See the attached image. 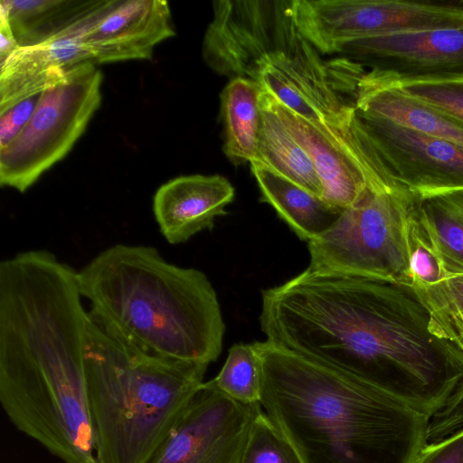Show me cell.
Listing matches in <instances>:
<instances>
[{
  "mask_svg": "<svg viewBox=\"0 0 463 463\" xmlns=\"http://www.w3.org/2000/svg\"><path fill=\"white\" fill-rule=\"evenodd\" d=\"M268 341L341 369L430 419L463 381V353L430 329L411 285L305 269L261 291Z\"/></svg>",
  "mask_w": 463,
  "mask_h": 463,
  "instance_id": "obj_1",
  "label": "cell"
},
{
  "mask_svg": "<svg viewBox=\"0 0 463 463\" xmlns=\"http://www.w3.org/2000/svg\"><path fill=\"white\" fill-rule=\"evenodd\" d=\"M82 298L78 270L50 250L0 263V402L20 431L63 463H98Z\"/></svg>",
  "mask_w": 463,
  "mask_h": 463,
  "instance_id": "obj_2",
  "label": "cell"
},
{
  "mask_svg": "<svg viewBox=\"0 0 463 463\" xmlns=\"http://www.w3.org/2000/svg\"><path fill=\"white\" fill-rule=\"evenodd\" d=\"M260 404L300 463H414L430 418L367 381L255 342Z\"/></svg>",
  "mask_w": 463,
  "mask_h": 463,
  "instance_id": "obj_3",
  "label": "cell"
},
{
  "mask_svg": "<svg viewBox=\"0 0 463 463\" xmlns=\"http://www.w3.org/2000/svg\"><path fill=\"white\" fill-rule=\"evenodd\" d=\"M78 277L89 310L143 350L208 365L222 353L225 326L203 271L168 262L153 246L117 243Z\"/></svg>",
  "mask_w": 463,
  "mask_h": 463,
  "instance_id": "obj_4",
  "label": "cell"
},
{
  "mask_svg": "<svg viewBox=\"0 0 463 463\" xmlns=\"http://www.w3.org/2000/svg\"><path fill=\"white\" fill-rule=\"evenodd\" d=\"M84 363L98 463H146L208 367L148 353L90 310Z\"/></svg>",
  "mask_w": 463,
  "mask_h": 463,
  "instance_id": "obj_5",
  "label": "cell"
},
{
  "mask_svg": "<svg viewBox=\"0 0 463 463\" xmlns=\"http://www.w3.org/2000/svg\"><path fill=\"white\" fill-rule=\"evenodd\" d=\"M409 197L368 186L324 233L307 242V269L322 275L412 286L407 244Z\"/></svg>",
  "mask_w": 463,
  "mask_h": 463,
  "instance_id": "obj_6",
  "label": "cell"
},
{
  "mask_svg": "<svg viewBox=\"0 0 463 463\" xmlns=\"http://www.w3.org/2000/svg\"><path fill=\"white\" fill-rule=\"evenodd\" d=\"M103 76L97 64L78 65L42 91L23 129L0 149V184L24 193L71 150L99 109Z\"/></svg>",
  "mask_w": 463,
  "mask_h": 463,
  "instance_id": "obj_7",
  "label": "cell"
},
{
  "mask_svg": "<svg viewBox=\"0 0 463 463\" xmlns=\"http://www.w3.org/2000/svg\"><path fill=\"white\" fill-rule=\"evenodd\" d=\"M354 109L356 156L369 186L402 196L463 188V147Z\"/></svg>",
  "mask_w": 463,
  "mask_h": 463,
  "instance_id": "obj_8",
  "label": "cell"
},
{
  "mask_svg": "<svg viewBox=\"0 0 463 463\" xmlns=\"http://www.w3.org/2000/svg\"><path fill=\"white\" fill-rule=\"evenodd\" d=\"M293 0H219L202 43L205 64L215 73L257 81L263 66L310 43L292 15Z\"/></svg>",
  "mask_w": 463,
  "mask_h": 463,
  "instance_id": "obj_9",
  "label": "cell"
},
{
  "mask_svg": "<svg viewBox=\"0 0 463 463\" xmlns=\"http://www.w3.org/2000/svg\"><path fill=\"white\" fill-rule=\"evenodd\" d=\"M260 409L203 382L146 463H240Z\"/></svg>",
  "mask_w": 463,
  "mask_h": 463,
  "instance_id": "obj_10",
  "label": "cell"
},
{
  "mask_svg": "<svg viewBox=\"0 0 463 463\" xmlns=\"http://www.w3.org/2000/svg\"><path fill=\"white\" fill-rule=\"evenodd\" d=\"M341 52L368 67L364 76L379 84L463 80V27L356 39Z\"/></svg>",
  "mask_w": 463,
  "mask_h": 463,
  "instance_id": "obj_11",
  "label": "cell"
},
{
  "mask_svg": "<svg viewBox=\"0 0 463 463\" xmlns=\"http://www.w3.org/2000/svg\"><path fill=\"white\" fill-rule=\"evenodd\" d=\"M110 0L57 36L40 44L19 47L0 61V111L41 93L73 68L92 61L84 43L87 30L103 14Z\"/></svg>",
  "mask_w": 463,
  "mask_h": 463,
  "instance_id": "obj_12",
  "label": "cell"
},
{
  "mask_svg": "<svg viewBox=\"0 0 463 463\" xmlns=\"http://www.w3.org/2000/svg\"><path fill=\"white\" fill-rule=\"evenodd\" d=\"M175 35L167 1L110 0L83 40L93 62L101 64L150 60L156 46Z\"/></svg>",
  "mask_w": 463,
  "mask_h": 463,
  "instance_id": "obj_13",
  "label": "cell"
},
{
  "mask_svg": "<svg viewBox=\"0 0 463 463\" xmlns=\"http://www.w3.org/2000/svg\"><path fill=\"white\" fill-rule=\"evenodd\" d=\"M257 82L280 104L313 123L335 124L349 109L348 101L332 83L327 63L311 43L297 53L272 58Z\"/></svg>",
  "mask_w": 463,
  "mask_h": 463,
  "instance_id": "obj_14",
  "label": "cell"
},
{
  "mask_svg": "<svg viewBox=\"0 0 463 463\" xmlns=\"http://www.w3.org/2000/svg\"><path fill=\"white\" fill-rule=\"evenodd\" d=\"M233 198V186L222 175H182L156 190L153 213L163 237L175 245L211 230Z\"/></svg>",
  "mask_w": 463,
  "mask_h": 463,
  "instance_id": "obj_15",
  "label": "cell"
},
{
  "mask_svg": "<svg viewBox=\"0 0 463 463\" xmlns=\"http://www.w3.org/2000/svg\"><path fill=\"white\" fill-rule=\"evenodd\" d=\"M336 90L359 109L463 147V120L402 92L398 87L373 82L364 67L352 61L335 77Z\"/></svg>",
  "mask_w": 463,
  "mask_h": 463,
  "instance_id": "obj_16",
  "label": "cell"
},
{
  "mask_svg": "<svg viewBox=\"0 0 463 463\" xmlns=\"http://www.w3.org/2000/svg\"><path fill=\"white\" fill-rule=\"evenodd\" d=\"M261 97L311 158L323 188L322 199L342 210L357 201L369 184L353 158L320 127L263 90Z\"/></svg>",
  "mask_w": 463,
  "mask_h": 463,
  "instance_id": "obj_17",
  "label": "cell"
},
{
  "mask_svg": "<svg viewBox=\"0 0 463 463\" xmlns=\"http://www.w3.org/2000/svg\"><path fill=\"white\" fill-rule=\"evenodd\" d=\"M262 202L271 205L297 236L306 241L324 233L343 211L292 181L257 163H250Z\"/></svg>",
  "mask_w": 463,
  "mask_h": 463,
  "instance_id": "obj_18",
  "label": "cell"
},
{
  "mask_svg": "<svg viewBox=\"0 0 463 463\" xmlns=\"http://www.w3.org/2000/svg\"><path fill=\"white\" fill-rule=\"evenodd\" d=\"M102 0H1L0 15L7 21L20 47L46 42L95 10Z\"/></svg>",
  "mask_w": 463,
  "mask_h": 463,
  "instance_id": "obj_19",
  "label": "cell"
},
{
  "mask_svg": "<svg viewBox=\"0 0 463 463\" xmlns=\"http://www.w3.org/2000/svg\"><path fill=\"white\" fill-rule=\"evenodd\" d=\"M222 150L234 165L252 163L258 156L261 126V88L252 80H230L220 94Z\"/></svg>",
  "mask_w": 463,
  "mask_h": 463,
  "instance_id": "obj_20",
  "label": "cell"
},
{
  "mask_svg": "<svg viewBox=\"0 0 463 463\" xmlns=\"http://www.w3.org/2000/svg\"><path fill=\"white\" fill-rule=\"evenodd\" d=\"M409 212L438 250L448 274L463 273V188L410 196Z\"/></svg>",
  "mask_w": 463,
  "mask_h": 463,
  "instance_id": "obj_21",
  "label": "cell"
},
{
  "mask_svg": "<svg viewBox=\"0 0 463 463\" xmlns=\"http://www.w3.org/2000/svg\"><path fill=\"white\" fill-rule=\"evenodd\" d=\"M252 163L272 170L322 198L323 188L311 158L262 97L258 156Z\"/></svg>",
  "mask_w": 463,
  "mask_h": 463,
  "instance_id": "obj_22",
  "label": "cell"
},
{
  "mask_svg": "<svg viewBox=\"0 0 463 463\" xmlns=\"http://www.w3.org/2000/svg\"><path fill=\"white\" fill-rule=\"evenodd\" d=\"M430 313V329L463 353V273L440 282L413 287Z\"/></svg>",
  "mask_w": 463,
  "mask_h": 463,
  "instance_id": "obj_23",
  "label": "cell"
},
{
  "mask_svg": "<svg viewBox=\"0 0 463 463\" xmlns=\"http://www.w3.org/2000/svg\"><path fill=\"white\" fill-rule=\"evenodd\" d=\"M212 383L222 393L242 404L260 403V363L252 344H235Z\"/></svg>",
  "mask_w": 463,
  "mask_h": 463,
  "instance_id": "obj_24",
  "label": "cell"
},
{
  "mask_svg": "<svg viewBox=\"0 0 463 463\" xmlns=\"http://www.w3.org/2000/svg\"><path fill=\"white\" fill-rule=\"evenodd\" d=\"M240 463H300L268 416L259 410Z\"/></svg>",
  "mask_w": 463,
  "mask_h": 463,
  "instance_id": "obj_25",
  "label": "cell"
},
{
  "mask_svg": "<svg viewBox=\"0 0 463 463\" xmlns=\"http://www.w3.org/2000/svg\"><path fill=\"white\" fill-rule=\"evenodd\" d=\"M407 244L413 287L437 284L449 276L443 260L420 225L409 212Z\"/></svg>",
  "mask_w": 463,
  "mask_h": 463,
  "instance_id": "obj_26",
  "label": "cell"
},
{
  "mask_svg": "<svg viewBox=\"0 0 463 463\" xmlns=\"http://www.w3.org/2000/svg\"><path fill=\"white\" fill-rule=\"evenodd\" d=\"M392 86H396L405 94L463 120V80Z\"/></svg>",
  "mask_w": 463,
  "mask_h": 463,
  "instance_id": "obj_27",
  "label": "cell"
},
{
  "mask_svg": "<svg viewBox=\"0 0 463 463\" xmlns=\"http://www.w3.org/2000/svg\"><path fill=\"white\" fill-rule=\"evenodd\" d=\"M41 93L0 111V149L5 147L26 125L37 106Z\"/></svg>",
  "mask_w": 463,
  "mask_h": 463,
  "instance_id": "obj_28",
  "label": "cell"
},
{
  "mask_svg": "<svg viewBox=\"0 0 463 463\" xmlns=\"http://www.w3.org/2000/svg\"><path fill=\"white\" fill-rule=\"evenodd\" d=\"M414 463H463V430L427 443Z\"/></svg>",
  "mask_w": 463,
  "mask_h": 463,
  "instance_id": "obj_29",
  "label": "cell"
},
{
  "mask_svg": "<svg viewBox=\"0 0 463 463\" xmlns=\"http://www.w3.org/2000/svg\"><path fill=\"white\" fill-rule=\"evenodd\" d=\"M19 47L7 21L0 15V61L10 56Z\"/></svg>",
  "mask_w": 463,
  "mask_h": 463,
  "instance_id": "obj_30",
  "label": "cell"
}]
</instances>
